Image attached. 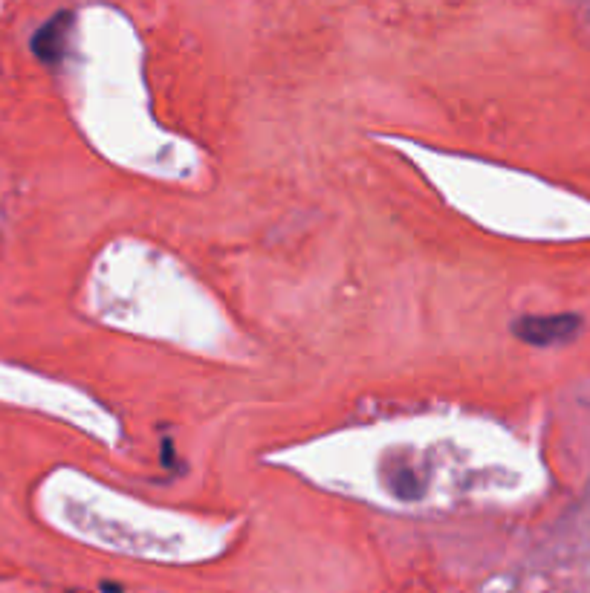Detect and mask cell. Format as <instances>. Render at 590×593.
<instances>
[{"label": "cell", "mask_w": 590, "mask_h": 593, "mask_svg": "<svg viewBox=\"0 0 590 593\" xmlns=\"http://www.w3.org/2000/svg\"><path fill=\"white\" fill-rule=\"evenodd\" d=\"M573 316H550V319H538V316H530V319H521L515 324V333L521 339H527L530 345H553V342H562L573 333Z\"/></svg>", "instance_id": "cell-1"}, {"label": "cell", "mask_w": 590, "mask_h": 593, "mask_svg": "<svg viewBox=\"0 0 590 593\" xmlns=\"http://www.w3.org/2000/svg\"><path fill=\"white\" fill-rule=\"evenodd\" d=\"M67 32H70V15H55L50 24H44L35 32V38H32L35 55L44 61H58L64 53V44H67Z\"/></svg>", "instance_id": "cell-2"}]
</instances>
